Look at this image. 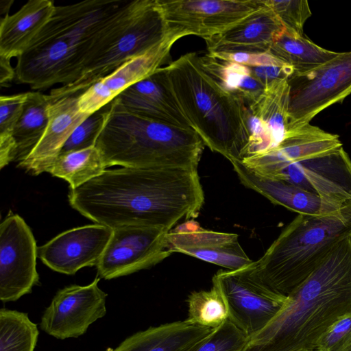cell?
<instances>
[{"label":"cell","mask_w":351,"mask_h":351,"mask_svg":"<svg viewBox=\"0 0 351 351\" xmlns=\"http://www.w3.org/2000/svg\"><path fill=\"white\" fill-rule=\"evenodd\" d=\"M73 208L97 224L114 229L139 226L169 232L195 218L204 194L196 169L121 167L70 190Z\"/></svg>","instance_id":"cell-1"},{"label":"cell","mask_w":351,"mask_h":351,"mask_svg":"<svg viewBox=\"0 0 351 351\" xmlns=\"http://www.w3.org/2000/svg\"><path fill=\"white\" fill-rule=\"evenodd\" d=\"M287 296L285 306L245 351L315 350L326 330L351 311V234Z\"/></svg>","instance_id":"cell-2"},{"label":"cell","mask_w":351,"mask_h":351,"mask_svg":"<svg viewBox=\"0 0 351 351\" xmlns=\"http://www.w3.org/2000/svg\"><path fill=\"white\" fill-rule=\"evenodd\" d=\"M126 1L86 0L56 5L48 22L16 58L14 80L33 90L77 80L99 32Z\"/></svg>","instance_id":"cell-3"},{"label":"cell","mask_w":351,"mask_h":351,"mask_svg":"<svg viewBox=\"0 0 351 351\" xmlns=\"http://www.w3.org/2000/svg\"><path fill=\"white\" fill-rule=\"evenodd\" d=\"M164 69L171 90L204 145L230 162L241 161L249 138L244 104L205 70L195 52Z\"/></svg>","instance_id":"cell-4"},{"label":"cell","mask_w":351,"mask_h":351,"mask_svg":"<svg viewBox=\"0 0 351 351\" xmlns=\"http://www.w3.org/2000/svg\"><path fill=\"white\" fill-rule=\"evenodd\" d=\"M204 145L193 129L138 115L114 98L107 104L106 121L95 146L106 167L197 169Z\"/></svg>","instance_id":"cell-5"},{"label":"cell","mask_w":351,"mask_h":351,"mask_svg":"<svg viewBox=\"0 0 351 351\" xmlns=\"http://www.w3.org/2000/svg\"><path fill=\"white\" fill-rule=\"evenodd\" d=\"M350 234L351 202L329 215L298 214L259 259L239 270L270 290L287 296L340 240Z\"/></svg>","instance_id":"cell-6"},{"label":"cell","mask_w":351,"mask_h":351,"mask_svg":"<svg viewBox=\"0 0 351 351\" xmlns=\"http://www.w3.org/2000/svg\"><path fill=\"white\" fill-rule=\"evenodd\" d=\"M169 32L158 0L126 3L104 25L96 38L81 76L52 88V101L80 95L128 60L160 42Z\"/></svg>","instance_id":"cell-7"},{"label":"cell","mask_w":351,"mask_h":351,"mask_svg":"<svg viewBox=\"0 0 351 351\" xmlns=\"http://www.w3.org/2000/svg\"><path fill=\"white\" fill-rule=\"evenodd\" d=\"M287 131L303 127L318 113L351 93V51L289 79Z\"/></svg>","instance_id":"cell-8"},{"label":"cell","mask_w":351,"mask_h":351,"mask_svg":"<svg viewBox=\"0 0 351 351\" xmlns=\"http://www.w3.org/2000/svg\"><path fill=\"white\" fill-rule=\"evenodd\" d=\"M212 282L225 299L228 319L250 339L271 322L287 301V296L270 290L239 269L219 270Z\"/></svg>","instance_id":"cell-9"},{"label":"cell","mask_w":351,"mask_h":351,"mask_svg":"<svg viewBox=\"0 0 351 351\" xmlns=\"http://www.w3.org/2000/svg\"><path fill=\"white\" fill-rule=\"evenodd\" d=\"M38 247L24 219L10 213L0 225V300L14 302L39 284Z\"/></svg>","instance_id":"cell-10"},{"label":"cell","mask_w":351,"mask_h":351,"mask_svg":"<svg viewBox=\"0 0 351 351\" xmlns=\"http://www.w3.org/2000/svg\"><path fill=\"white\" fill-rule=\"evenodd\" d=\"M169 232L156 227L130 226L113 229L96 266L99 278L110 280L149 268L169 256Z\"/></svg>","instance_id":"cell-11"},{"label":"cell","mask_w":351,"mask_h":351,"mask_svg":"<svg viewBox=\"0 0 351 351\" xmlns=\"http://www.w3.org/2000/svg\"><path fill=\"white\" fill-rule=\"evenodd\" d=\"M169 29L204 39L239 23L263 5V0H158Z\"/></svg>","instance_id":"cell-12"},{"label":"cell","mask_w":351,"mask_h":351,"mask_svg":"<svg viewBox=\"0 0 351 351\" xmlns=\"http://www.w3.org/2000/svg\"><path fill=\"white\" fill-rule=\"evenodd\" d=\"M100 278L85 286L72 285L57 291L45 310L40 328L59 339L78 337L106 313L107 293L99 287Z\"/></svg>","instance_id":"cell-13"},{"label":"cell","mask_w":351,"mask_h":351,"mask_svg":"<svg viewBox=\"0 0 351 351\" xmlns=\"http://www.w3.org/2000/svg\"><path fill=\"white\" fill-rule=\"evenodd\" d=\"M267 178L287 182L342 204L351 202V158L343 146L291 164Z\"/></svg>","instance_id":"cell-14"},{"label":"cell","mask_w":351,"mask_h":351,"mask_svg":"<svg viewBox=\"0 0 351 351\" xmlns=\"http://www.w3.org/2000/svg\"><path fill=\"white\" fill-rule=\"evenodd\" d=\"M184 36L178 30L169 29L160 42L90 86L79 96L80 111L88 114L98 111L128 87L154 73L169 60L171 47Z\"/></svg>","instance_id":"cell-15"},{"label":"cell","mask_w":351,"mask_h":351,"mask_svg":"<svg viewBox=\"0 0 351 351\" xmlns=\"http://www.w3.org/2000/svg\"><path fill=\"white\" fill-rule=\"evenodd\" d=\"M289 101L288 79H280L265 86L260 96L245 106L249 138L243 159L265 153L282 141L287 132Z\"/></svg>","instance_id":"cell-16"},{"label":"cell","mask_w":351,"mask_h":351,"mask_svg":"<svg viewBox=\"0 0 351 351\" xmlns=\"http://www.w3.org/2000/svg\"><path fill=\"white\" fill-rule=\"evenodd\" d=\"M113 229L100 224L64 231L38 247V257L52 270L75 274L85 267L97 266Z\"/></svg>","instance_id":"cell-17"},{"label":"cell","mask_w":351,"mask_h":351,"mask_svg":"<svg viewBox=\"0 0 351 351\" xmlns=\"http://www.w3.org/2000/svg\"><path fill=\"white\" fill-rule=\"evenodd\" d=\"M166 247L171 254H184L232 271L245 267L253 261L241 246L237 234L206 230L193 219L166 234Z\"/></svg>","instance_id":"cell-18"},{"label":"cell","mask_w":351,"mask_h":351,"mask_svg":"<svg viewBox=\"0 0 351 351\" xmlns=\"http://www.w3.org/2000/svg\"><path fill=\"white\" fill-rule=\"evenodd\" d=\"M342 147L339 136L310 123L288 130L276 147L241 162L256 174L267 178L287 166L319 156Z\"/></svg>","instance_id":"cell-19"},{"label":"cell","mask_w":351,"mask_h":351,"mask_svg":"<svg viewBox=\"0 0 351 351\" xmlns=\"http://www.w3.org/2000/svg\"><path fill=\"white\" fill-rule=\"evenodd\" d=\"M79 96L65 97L49 104L44 134L29 156L18 164L19 167L34 176L48 173L71 135L90 115L80 111Z\"/></svg>","instance_id":"cell-20"},{"label":"cell","mask_w":351,"mask_h":351,"mask_svg":"<svg viewBox=\"0 0 351 351\" xmlns=\"http://www.w3.org/2000/svg\"><path fill=\"white\" fill-rule=\"evenodd\" d=\"M285 28L272 10L263 5L226 30L205 38L208 53H263Z\"/></svg>","instance_id":"cell-21"},{"label":"cell","mask_w":351,"mask_h":351,"mask_svg":"<svg viewBox=\"0 0 351 351\" xmlns=\"http://www.w3.org/2000/svg\"><path fill=\"white\" fill-rule=\"evenodd\" d=\"M116 98L127 110L138 115L192 128L170 89L164 67L130 86Z\"/></svg>","instance_id":"cell-22"},{"label":"cell","mask_w":351,"mask_h":351,"mask_svg":"<svg viewBox=\"0 0 351 351\" xmlns=\"http://www.w3.org/2000/svg\"><path fill=\"white\" fill-rule=\"evenodd\" d=\"M231 164L239 180L245 187L264 196L274 204L298 214L329 215L338 211L346 204L322 197L283 180L260 176L241 161L234 160Z\"/></svg>","instance_id":"cell-23"},{"label":"cell","mask_w":351,"mask_h":351,"mask_svg":"<svg viewBox=\"0 0 351 351\" xmlns=\"http://www.w3.org/2000/svg\"><path fill=\"white\" fill-rule=\"evenodd\" d=\"M51 0H29L13 14L0 20V56L18 58L30 45L52 16Z\"/></svg>","instance_id":"cell-24"},{"label":"cell","mask_w":351,"mask_h":351,"mask_svg":"<svg viewBox=\"0 0 351 351\" xmlns=\"http://www.w3.org/2000/svg\"><path fill=\"white\" fill-rule=\"evenodd\" d=\"M213 330L186 319L178 321L137 332L104 351H184Z\"/></svg>","instance_id":"cell-25"},{"label":"cell","mask_w":351,"mask_h":351,"mask_svg":"<svg viewBox=\"0 0 351 351\" xmlns=\"http://www.w3.org/2000/svg\"><path fill=\"white\" fill-rule=\"evenodd\" d=\"M52 100L49 95L39 91L27 92L21 115L16 125L14 161H23L35 148L48 124V108Z\"/></svg>","instance_id":"cell-26"},{"label":"cell","mask_w":351,"mask_h":351,"mask_svg":"<svg viewBox=\"0 0 351 351\" xmlns=\"http://www.w3.org/2000/svg\"><path fill=\"white\" fill-rule=\"evenodd\" d=\"M269 51L292 66L293 74H302L313 70L339 54L318 46L303 35L286 29Z\"/></svg>","instance_id":"cell-27"},{"label":"cell","mask_w":351,"mask_h":351,"mask_svg":"<svg viewBox=\"0 0 351 351\" xmlns=\"http://www.w3.org/2000/svg\"><path fill=\"white\" fill-rule=\"evenodd\" d=\"M200 61L205 70L245 106L256 99L265 88L247 66L219 59L210 53L200 56Z\"/></svg>","instance_id":"cell-28"},{"label":"cell","mask_w":351,"mask_h":351,"mask_svg":"<svg viewBox=\"0 0 351 351\" xmlns=\"http://www.w3.org/2000/svg\"><path fill=\"white\" fill-rule=\"evenodd\" d=\"M106 168L99 150L92 146L58 155L48 173L67 181L73 190L101 176Z\"/></svg>","instance_id":"cell-29"},{"label":"cell","mask_w":351,"mask_h":351,"mask_svg":"<svg viewBox=\"0 0 351 351\" xmlns=\"http://www.w3.org/2000/svg\"><path fill=\"white\" fill-rule=\"evenodd\" d=\"M38 335L37 325L27 313L0 310V351H34Z\"/></svg>","instance_id":"cell-30"},{"label":"cell","mask_w":351,"mask_h":351,"mask_svg":"<svg viewBox=\"0 0 351 351\" xmlns=\"http://www.w3.org/2000/svg\"><path fill=\"white\" fill-rule=\"evenodd\" d=\"M187 322L210 328H215L228 319L225 299L219 287L213 283L208 291L191 293L187 300Z\"/></svg>","instance_id":"cell-31"},{"label":"cell","mask_w":351,"mask_h":351,"mask_svg":"<svg viewBox=\"0 0 351 351\" xmlns=\"http://www.w3.org/2000/svg\"><path fill=\"white\" fill-rule=\"evenodd\" d=\"M27 92L0 97V167L14 161L16 146L13 133L21 115Z\"/></svg>","instance_id":"cell-32"},{"label":"cell","mask_w":351,"mask_h":351,"mask_svg":"<svg viewBox=\"0 0 351 351\" xmlns=\"http://www.w3.org/2000/svg\"><path fill=\"white\" fill-rule=\"evenodd\" d=\"M250 338L229 319L184 351H245Z\"/></svg>","instance_id":"cell-33"},{"label":"cell","mask_w":351,"mask_h":351,"mask_svg":"<svg viewBox=\"0 0 351 351\" xmlns=\"http://www.w3.org/2000/svg\"><path fill=\"white\" fill-rule=\"evenodd\" d=\"M280 19L286 30L303 35L305 22L311 16L306 0H263Z\"/></svg>","instance_id":"cell-34"},{"label":"cell","mask_w":351,"mask_h":351,"mask_svg":"<svg viewBox=\"0 0 351 351\" xmlns=\"http://www.w3.org/2000/svg\"><path fill=\"white\" fill-rule=\"evenodd\" d=\"M106 113L107 105L90 114L75 130L63 146L60 154L95 146L104 125Z\"/></svg>","instance_id":"cell-35"},{"label":"cell","mask_w":351,"mask_h":351,"mask_svg":"<svg viewBox=\"0 0 351 351\" xmlns=\"http://www.w3.org/2000/svg\"><path fill=\"white\" fill-rule=\"evenodd\" d=\"M351 348V311L339 317L320 337L316 351H348Z\"/></svg>","instance_id":"cell-36"},{"label":"cell","mask_w":351,"mask_h":351,"mask_svg":"<svg viewBox=\"0 0 351 351\" xmlns=\"http://www.w3.org/2000/svg\"><path fill=\"white\" fill-rule=\"evenodd\" d=\"M215 57L247 66H258L269 64H279L285 63L274 57L269 51L263 53H210Z\"/></svg>","instance_id":"cell-37"},{"label":"cell","mask_w":351,"mask_h":351,"mask_svg":"<svg viewBox=\"0 0 351 351\" xmlns=\"http://www.w3.org/2000/svg\"><path fill=\"white\" fill-rule=\"evenodd\" d=\"M252 75L264 86L280 79H289L294 69L286 63L258 66H247Z\"/></svg>","instance_id":"cell-38"},{"label":"cell","mask_w":351,"mask_h":351,"mask_svg":"<svg viewBox=\"0 0 351 351\" xmlns=\"http://www.w3.org/2000/svg\"><path fill=\"white\" fill-rule=\"evenodd\" d=\"M11 60L0 56V84L1 86H7L15 79V69L10 63Z\"/></svg>","instance_id":"cell-39"},{"label":"cell","mask_w":351,"mask_h":351,"mask_svg":"<svg viewBox=\"0 0 351 351\" xmlns=\"http://www.w3.org/2000/svg\"><path fill=\"white\" fill-rule=\"evenodd\" d=\"M13 2V0H1L0 3V14H4V16L9 14V10Z\"/></svg>","instance_id":"cell-40"},{"label":"cell","mask_w":351,"mask_h":351,"mask_svg":"<svg viewBox=\"0 0 351 351\" xmlns=\"http://www.w3.org/2000/svg\"><path fill=\"white\" fill-rule=\"evenodd\" d=\"M304 351H316V350H304Z\"/></svg>","instance_id":"cell-41"},{"label":"cell","mask_w":351,"mask_h":351,"mask_svg":"<svg viewBox=\"0 0 351 351\" xmlns=\"http://www.w3.org/2000/svg\"><path fill=\"white\" fill-rule=\"evenodd\" d=\"M348 351H351V348Z\"/></svg>","instance_id":"cell-42"}]
</instances>
